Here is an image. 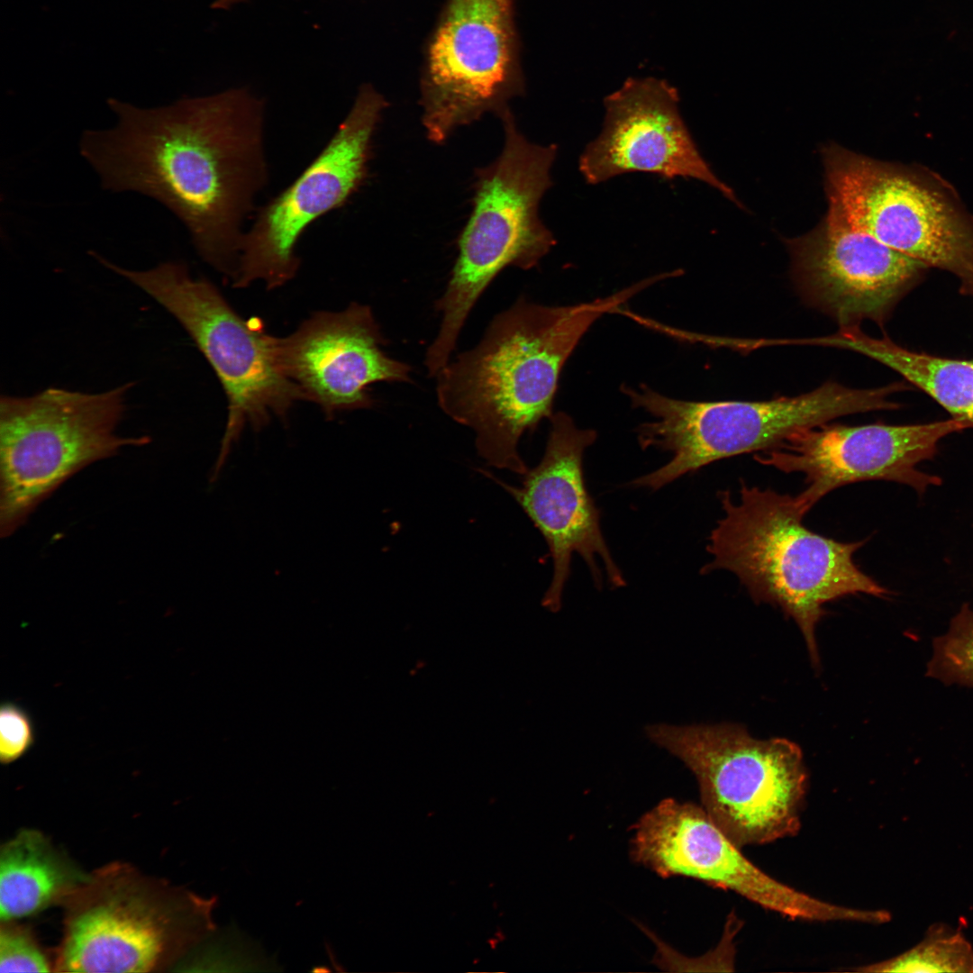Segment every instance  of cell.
<instances>
[{"label":"cell","mask_w":973,"mask_h":973,"mask_svg":"<svg viewBox=\"0 0 973 973\" xmlns=\"http://www.w3.org/2000/svg\"><path fill=\"white\" fill-rule=\"evenodd\" d=\"M107 104L115 124L87 130L79 142L101 186L162 204L202 259L232 280L245 223L268 180L264 101L236 87L160 107Z\"/></svg>","instance_id":"1"},{"label":"cell","mask_w":973,"mask_h":973,"mask_svg":"<svg viewBox=\"0 0 973 973\" xmlns=\"http://www.w3.org/2000/svg\"><path fill=\"white\" fill-rule=\"evenodd\" d=\"M650 285L646 278L612 296L565 306L518 298L492 319L474 348L436 375L439 406L474 431L477 452L489 465L524 475L519 441L552 416L567 359L598 318Z\"/></svg>","instance_id":"2"},{"label":"cell","mask_w":973,"mask_h":973,"mask_svg":"<svg viewBox=\"0 0 973 973\" xmlns=\"http://www.w3.org/2000/svg\"><path fill=\"white\" fill-rule=\"evenodd\" d=\"M719 498L724 515L711 532L706 549L713 559L701 573L732 572L756 602L778 605L801 629L814 664L824 604L859 593L888 595L853 560L865 541L841 542L810 531L796 496L741 481L738 500L730 491Z\"/></svg>","instance_id":"3"},{"label":"cell","mask_w":973,"mask_h":973,"mask_svg":"<svg viewBox=\"0 0 973 973\" xmlns=\"http://www.w3.org/2000/svg\"><path fill=\"white\" fill-rule=\"evenodd\" d=\"M499 117L503 150L477 172L473 210L459 237L448 285L435 303L442 318L425 354L431 373L450 361L469 313L492 280L509 266L535 267L556 243L539 216V205L552 186L557 146L529 141L517 130L509 108Z\"/></svg>","instance_id":"4"},{"label":"cell","mask_w":973,"mask_h":973,"mask_svg":"<svg viewBox=\"0 0 973 973\" xmlns=\"http://www.w3.org/2000/svg\"><path fill=\"white\" fill-rule=\"evenodd\" d=\"M900 389V384L859 389L830 381L791 397L694 402L668 397L645 385L623 386L632 405L654 418L637 429L641 447L672 454L665 465L630 484L658 490L716 460L770 449L800 429L848 414L896 409L898 404L889 397Z\"/></svg>","instance_id":"5"},{"label":"cell","mask_w":973,"mask_h":973,"mask_svg":"<svg viewBox=\"0 0 973 973\" xmlns=\"http://www.w3.org/2000/svg\"><path fill=\"white\" fill-rule=\"evenodd\" d=\"M216 903L130 866L109 865L65 900L56 969L146 972L168 966L216 929Z\"/></svg>","instance_id":"6"},{"label":"cell","mask_w":973,"mask_h":973,"mask_svg":"<svg viewBox=\"0 0 973 973\" xmlns=\"http://www.w3.org/2000/svg\"><path fill=\"white\" fill-rule=\"evenodd\" d=\"M128 382L100 393L49 387L0 398V534L14 533L66 480L148 436L121 437Z\"/></svg>","instance_id":"7"},{"label":"cell","mask_w":973,"mask_h":973,"mask_svg":"<svg viewBox=\"0 0 973 973\" xmlns=\"http://www.w3.org/2000/svg\"><path fill=\"white\" fill-rule=\"evenodd\" d=\"M647 732L694 773L703 808L739 848L799 831L807 773L796 743L756 740L732 724H656Z\"/></svg>","instance_id":"8"},{"label":"cell","mask_w":973,"mask_h":973,"mask_svg":"<svg viewBox=\"0 0 973 973\" xmlns=\"http://www.w3.org/2000/svg\"><path fill=\"white\" fill-rule=\"evenodd\" d=\"M93 258L162 305L205 356L228 401L223 451L246 423L259 430L272 415L285 418L291 406L303 400L278 365L277 337L265 331L260 319H243L209 280L194 277L177 261L133 270L96 252Z\"/></svg>","instance_id":"9"},{"label":"cell","mask_w":973,"mask_h":973,"mask_svg":"<svg viewBox=\"0 0 973 973\" xmlns=\"http://www.w3.org/2000/svg\"><path fill=\"white\" fill-rule=\"evenodd\" d=\"M828 200L883 244L954 274L973 295V215L937 181L835 144L823 150Z\"/></svg>","instance_id":"10"},{"label":"cell","mask_w":973,"mask_h":973,"mask_svg":"<svg viewBox=\"0 0 973 973\" xmlns=\"http://www.w3.org/2000/svg\"><path fill=\"white\" fill-rule=\"evenodd\" d=\"M524 87L514 0H446L421 69L428 139L441 143L486 113L500 116Z\"/></svg>","instance_id":"11"},{"label":"cell","mask_w":973,"mask_h":973,"mask_svg":"<svg viewBox=\"0 0 973 973\" xmlns=\"http://www.w3.org/2000/svg\"><path fill=\"white\" fill-rule=\"evenodd\" d=\"M388 105L369 84L354 102L323 148L297 177L256 209L241 245L233 287L262 281L275 289L296 275V248L321 217L343 207L368 177L372 139Z\"/></svg>","instance_id":"12"},{"label":"cell","mask_w":973,"mask_h":973,"mask_svg":"<svg viewBox=\"0 0 973 973\" xmlns=\"http://www.w3.org/2000/svg\"><path fill=\"white\" fill-rule=\"evenodd\" d=\"M969 427L954 417L907 425L826 423L795 432L754 459L787 473H803L807 486L796 497L808 513L826 494L854 482L894 481L919 494L941 485L938 476L921 471L918 465L936 455L942 438Z\"/></svg>","instance_id":"13"},{"label":"cell","mask_w":973,"mask_h":973,"mask_svg":"<svg viewBox=\"0 0 973 973\" xmlns=\"http://www.w3.org/2000/svg\"><path fill=\"white\" fill-rule=\"evenodd\" d=\"M787 247L801 296L841 328L882 324L926 268L854 226L832 200L821 223Z\"/></svg>","instance_id":"14"},{"label":"cell","mask_w":973,"mask_h":973,"mask_svg":"<svg viewBox=\"0 0 973 973\" xmlns=\"http://www.w3.org/2000/svg\"><path fill=\"white\" fill-rule=\"evenodd\" d=\"M703 807L668 798L634 826L632 859L661 877L685 876L731 890L791 919L836 922L841 905L800 892L749 860Z\"/></svg>","instance_id":"15"},{"label":"cell","mask_w":973,"mask_h":973,"mask_svg":"<svg viewBox=\"0 0 973 973\" xmlns=\"http://www.w3.org/2000/svg\"><path fill=\"white\" fill-rule=\"evenodd\" d=\"M550 419L551 428L540 463L527 470L518 487L499 482L547 542L553 574L542 605L556 612L561 605L574 553L587 563L597 587L602 585L597 558L605 567L610 585L621 587L625 581L603 536L600 513L585 481L583 456L595 442L596 432L577 428L564 412L553 414Z\"/></svg>","instance_id":"16"},{"label":"cell","mask_w":973,"mask_h":973,"mask_svg":"<svg viewBox=\"0 0 973 973\" xmlns=\"http://www.w3.org/2000/svg\"><path fill=\"white\" fill-rule=\"evenodd\" d=\"M679 95L664 79L630 77L604 99V122L584 149L578 169L598 185L627 173L702 181L741 206L701 155L680 113Z\"/></svg>","instance_id":"17"},{"label":"cell","mask_w":973,"mask_h":973,"mask_svg":"<svg viewBox=\"0 0 973 973\" xmlns=\"http://www.w3.org/2000/svg\"><path fill=\"white\" fill-rule=\"evenodd\" d=\"M384 342L370 307L354 302L340 312L314 313L288 336L277 337L276 353L303 400L331 418L372 406V384L412 381L410 366L388 357Z\"/></svg>","instance_id":"18"},{"label":"cell","mask_w":973,"mask_h":973,"mask_svg":"<svg viewBox=\"0 0 973 973\" xmlns=\"http://www.w3.org/2000/svg\"><path fill=\"white\" fill-rule=\"evenodd\" d=\"M84 874L38 831L24 830L1 847L0 918L13 921L65 900Z\"/></svg>","instance_id":"19"},{"label":"cell","mask_w":973,"mask_h":973,"mask_svg":"<svg viewBox=\"0 0 973 973\" xmlns=\"http://www.w3.org/2000/svg\"><path fill=\"white\" fill-rule=\"evenodd\" d=\"M813 341L852 350L878 360L928 394L954 418L973 427V360L912 351L887 337H870L859 327L841 328L832 335Z\"/></svg>","instance_id":"20"},{"label":"cell","mask_w":973,"mask_h":973,"mask_svg":"<svg viewBox=\"0 0 973 973\" xmlns=\"http://www.w3.org/2000/svg\"><path fill=\"white\" fill-rule=\"evenodd\" d=\"M862 972L973 973V946L961 931L934 923L923 939L887 959L862 966Z\"/></svg>","instance_id":"21"},{"label":"cell","mask_w":973,"mask_h":973,"mask_svg":"<svg viewBox=\"0 0 973 973\" xmlns=\"http://www.w3.org/2000/svg\"><path fill=\"white\" fill-rule=\"evenodd\" d=\"M926 676L945 685L973 687V610L963 605L946 634L933 640Z\"/></svg>","instance_id":"22"},{"label":"cell","mask_w":973,"mask_h":973,"mask_svg":"<svg viewBox=\"0 0 973 973\" xmlns=\"http://www.w3.org/2000/svg\"><path fill=\"white\" fill-rule=\"evenodd\" d=\"M195 947L199 950L197 962L191 964L206 966L213 970H268L273 960L267 959L260 947L237 929H215Z\"/></svg>","instance_id":"23"},{"label":"cell","mask_w":973,"mask_h":973,"mask_svg":"<svg viewBox=\"0 0 973 973\" xmlns=\"http://www.w3.org/2000/svg\"><path fill=\"white\" fill-rule=\"evenodd\" d=\"M50 964L28 930L1 922L0 972H49Z\"/></svg>","instance_id":"24"},{"label":"cell","mask_w":973,"mask_h":973,"mask_svg":"<svg viewBox=\"0 0 973 973\" xmlns=\"http://www.w3.org/2000/svg\"><path fill=\"white\" fill-rule=\"evenodd\" d=\"M35 742V730L30 714L13 702H5L0 709V760L2 764L16 761Z\"/></svg>","instance_id":"25"}]
</instances>
